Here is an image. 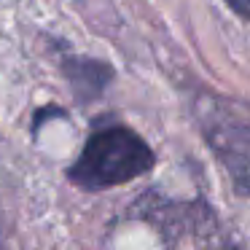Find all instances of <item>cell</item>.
<instances>
[{"mask_svg":"<svg viewBox=\"0 0 250 250\" xmlns=\"http://www.w3.org/2000/svg\"><path fill=\"white\" fill-rule=\"evenodd\" d=\"M151 146L129 126H103L86 140L67 178L86 191H103L146 175L153 167Z\"/></svg>","mask_w":250,"mask_h":250,"instance_id":"1","label":"cell"},{"mask_svg":"<svg viewBox=\"0 0 250 250\" xmlns=\"http://www.w3.org/2000/svg\"><path fill=\"white\" fill-rule=\"evenodd\" d=\"M207 146L226 167L231 183L250 194V119L231 108V103L205 94L196 105Z\"/></svg>","mask_w":250,"mask_h":250,"instance_id":"2","label":"cell"},{"mask_svg":"<svg viewBox=\"0 0 250 250\" xmlns=\"http://www.w3.org/2000/svg\"><path fill=\"white\" fill-rule=\"evenodd\" d=\"M226 3H229V6H231L237 14H242V17L250 19V0H226Z\"/></svg>","mask_w":250,"mask_h":250,"instance_id":"4","label":"cell"},{"mask_svg":"<svg viewBox=\"0 0 250 250\" xmlns=\"http://www.w3.org/2000/svg\"><path fill=\"white\" fill-rule=\"evenodd\" d=\"M62 70H65V78L70 81V89L78 103L97 100L113 78V67L100 60H92V57H65Z\"/></svg>","mask_w":250,"mask_h":250,"instance_id":"3","label":"cell"}]
</instances>
